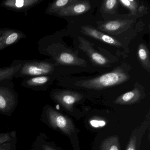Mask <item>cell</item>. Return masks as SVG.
I'll return each instance as SVG.
<instances>
[{
	"label": "cell",
	"instance_id": "cell-1",
	"mask_svg": "<svg viewBox=\"0 0 150 150\" xmlns=\"http://www.w3.org/2000/svg\"><path fill=\"white\" fill-rule=\"evenodd\" d=\"M129 70L123 65L117 67L112 71L98 77L77 81V86L86 89L100 90L122 84L130 79Z\"/></svg>",
	"mask_w": 150,
	"mask_h": 150
},
{
	"label": "cell",
	"instance_id": "cell-5",
	"mask_svg": "<svg viewBox=\"0 0 150 150\" xmlns=\"http://www.w3.org/2000/svg\"><path fill=\"white\" fill-rule=\"evenodd\" d=\"M78 39L79 42V49L86 53L94 65L108 67H110V61L105 56L98 52L93 47V45L90 42L81 37H79Z\"/></svg>",
	"mask_w": 150,
	"mask_h": 150
},
{
	"label": "cell",
	"instance_id": "cell-6",
	"mask_svg": "<svg viewBox=\"0 0 150 150\" xmlns=\"http://www.w3.org/2000/svg\"><path fill=\"white\" fill-rule=\"evenodd\" d=\"M52 97L65 109L71 111L73 110L74 105L82 100L83 96L74 91L58 90L52 93Z\"/></svg>",
	"mask_w": 150,
	"mask_h": 150
},
{
	"label": "cell",
	"instance_id": "cell-26",
	"mask_svg": "<svg viewBox=\"0 0 150 150\" xmlns=\"http://www.w3.org/2000/svg\"><path fill=\"white\" fill-rule=\"evenodd\" d=\"M0 150H4V149H2L1 147H0Z\"/></svg>",
	"mask_w": 150,
	"mask_h": 150
},
{
	"label": "cell",
	"instance_id": "cell-17",
	"mask_svg": "<svg viewBox=\"0 0 150 150\" xmlns=\"http://www.w3.org/2000/svg\"><path fill=\"white\" fill-rule=\"evenodd\" d=\"M22 64L5 68H0V81L6 80L13 77L21 69Z\"/></svg>",
	"mask_w": 150,
	"mask_h": 150
},
{
	"label": "cell",
	"instance_id": "cell-25",
	"mask_svg": "<svg viewBox=\"0 0 150 150\" xmlns=\"http://www.w3.org/2000/svg\"><path fill=\"white\" fill-rule=\"evenodd\" d=\"M43 150H56L49 145L44 144L42 146Z\"/></svg>",
	"mask_w": 150,
	"mask_h": 150
},
{
	"label": "cell",
	"instance_id": "cell-13",
	"mask_svg": "<svg viewBox=\"0 0 150 150\" xmlns=\"http://www.w3.org/2000/svg\"><path fill=\"white\" fill-rule=\"evenodd\" d=\"M16 104L14 95L8 88L0 86V110L4 112L11 111Z\"/></svg>",
	"mask_w": 150,
	"mask_h": 150
},
{
	"label": "cell",
	"instance_id": "cell-22",
	"mask_svg": "<svg viewBox=\"0 0 150 150\" xmlns=\"http://www.w3.org/2000/svg\"><path fill=\"white\" fill-rule=\"evenodd\" d=\"M126 150H137V138L135 136L131 138Z\"/></svg>",
	"mask_w": 150,
	"mask_h": 150
},
{
	"label": "cell",
	"instance_id": "cell-16",
	"mask_svg": "<svg viewBox=\"0 0 150 150\" xmlns=\"http://www.w3.org/2000/svg\"><path fill=\"white\" fill-rule=\"evenodd\" d=\"M100 150H120V144L118 137L112 136L106 139L100 145Z\"/></svg>",
	"mask_w": 150,
	"mask_h": 150
},
{
	"label": "cell",
	"instance_id": "cell-2",
	"mask_svg": "<svg viewBox=\"0 0 150 150\" xmlns=\"http://www.w3.org/2000/svg\"><path fill=\"white\" fill-rule=\"evenodd\" d=\"M52 55L56 63L62 65L86 67L87 62L79 57L78 53L60 44L52 45Z\"/></svg>",
	"mask_w": 150,
	"mask_h": 150
},
{
	"label": "cell",
	"instance_id": "cell-18",
	"mask_svg": "<svg viewBox=\"0 0 150 150\" xmlns=\"http://www.w3.org/2000/svg\"><path fill=\"white\" fill-rule=\"evenodd\" d=\"M120 4L118 0H106L102 4L101 12L104 14H114L117 10Z\"/></svg>",
	"mask_w": 150,
	"mask_h": 150
},
{
	"label": "cell",
	"instance_id": "cell-14",
	"mask_svg": "<svg viewBox=\"0 0 150 150\" xmlns=\"http://www.w3.org/2000/svg\"><path fill=\"white\" fill-rule=\"evenodd\" d=\"M137 57L142 67L150 73V57L149 50L145 44L140 43L137 49Z\"/></svg>",
	"mask_w": 150,
	"mask_h": 150
},
{
	"label": "cell",
	"instance_id": "cell-21",
	"mask_svg": "<svg viewBox=\"0 0 150 150\" xmlns=\"http://www.w3.org/2000/svg\"><path fill=\"white\" fill-rule=\"evenodd\" d=\"M89 124L94 128H100L104 127L107 125V122L104 119L100 118H94L89 121Z\"/></svg>",
	"mask_w": 150,
	"mask_h": 150
},
{
	"label": "cell",
	"instance_id": "cell-7",
	"mask_svg": "<svg viewBox=\"0 0 150 150\" xmlns=\"http://www.w3.org/2000/svg\"><path fill=\"white\" fill-rule=\"evenodd\" d=\"M132 20L119 19L108 21L98 26L99 29L112 35H117L129 28L133 23Z\"/></svg>",
	"mask_w": 150,
	"mask_h": 150
},
{
	"label": "cell",
	"instance_id": "cell-11",
	"mask_svg": "<svg viewBox=\"0 0 150 150\" xmlns=\"http://www.w3.org/2000/svg\"><path fill=\"white\" fill-rule=\"evenodd\" d=\"M25 37V35L16 30L0 29V50L6 49L19 42Z\"/></svg>",
	"mask_w": 150,
	"mask_h": 150
},
{
	"label": "cell",
	"instance_id": "cell-4",
	"mask_svg": "<svg viewBox=\"0 0 150 150\" xmlns=\"http://www.w3.org/2000/svg\"><path fill=\"white\" fill-rule=\"evenodd\" d=\"M54 66L43 61H30L22 65L20 71L21 75L25 76H45L52 73Z\"/></svg>",
	"mask_w": 150,
	"mask_h": 150
},
{
	"label": "cell",
	"instance_id": "cell-8",
	"mask_svg": "<svg viewBox=\"0 0 150 150\" xmlns=\"http://www.w3.org/2000/svg\"><path fill=\"white\" fill-rule=\"evenodd\" d=\"M81 32L87 36L99 40L110 45L117 48H121L122 47V43L115 38L99 31L91 26H81Z\"/></svg>",
	"mask_w": 150,
	"mask_h": 150
},
{
	"label": "cell",
	"instance_id": "cell-20",
	"mask_svg": "<svg viewBox=\"0 0 150 150\" xmlns=\"http://www.w3.org/2000/svg\"><path fill=\"white\" fill-rule=\"evenodd\" d=\"M119 2L130 11L129 16L137 15V9L139 6L137 1L135 0H119Z\"/></svg>",
	"mask_w": 150,
	"mask_h": 150
},
{
	"label": "cell",
	"instance_id": "cell-9",
	"mask_svg": "<svg viewBox=\"0 0 150 150\" xmlns=\"http://www.w3.org/2000/svg\"><path fill=\"white\" fill-rule=\"evenodd\" d=\"M139 86L140 85L136 82L134 89L118 96L115 100L114 103L119 105H129L139 102L144 95L143 87H139Z\"/></svg>",
	"mask_w": 150,
	"mask_h": 150
},
{
	"label": "cell",
	"instance_id": "cell-3",
	"mask_svg": "<svg viewBox=\"0 0 150 150\" xmlns=\"http://www.w3.org/2000/svg\"><path fill=\"white\" fill-rule=\"evenodd\" d=\"M46 116L48 122L54 129L59 130L67 135H71L74 132V124L67 116L50 107L46 110Z\"/></svg>",
	"mask_w": 150,
	"mask_h": 150
},
{
	"label": "cell",
	"instance_id": "cell-23",
	"mask_svg": "<svg viewBox=\"0 0 150 150\" xmlns=\"http://www.w3.org/2000/svg\"><path fill=\"white\" fill-rule=\"evenodd\" d=\"M10 136L7 134H0V144L5 143L10 140Z\"/></svg>",
	"mask_w": 150,
	"mask_h": 150
},
{
	"label": "cell",
	"instance_id": "cell-24",
	"mask_svg": "<svg viewBox=\"0 0 150 150\" xmlns=\"http://www.w3.org/2000/svg\"><path fill=\"white\" fill-rule=\"evenodd\" d=\"M146 11V7L144 5H140L139 6L137 9V14H143Z\"/></svg>",
	"mask_w": 150,
	"mask_h": 150
},
{
	"label": "cell",
	"instance_id": "cell-15",
	"mask_svg": "<svg viewBox=\"0 0 150 150\" xmlns=\"http://www.w3.org/2000/svg\"><path fill=\"white\" fill-rule=\"evenodd\" d=\"M78 0H57L50 4L46 10V13L49 15L57 14L58 12L64 8L75 3Z\"/></svg>",
	"mask_w": 150,
	"mask_h": 150
},
{
	"label": "cell",
	"instance_id": "cell-12",
	"mask_svg": "<svg viewBox=\"0 0 150 150\" xmlns=\"http://www.w3.org/2000/svg\"><path fill=\"white\" fill-rule=\"evenodd\" d=\"M42 0H6L2 1L1 6L17 12H26L39 4Z\"/></svg>",
	"mask_w": 150,
	"mask_h": 150
},
{
	"label": "cell",
	"instance_id": "cell-19",
	"mask_svg": "<svg viewBox=\"0 0 150 150\" xmlns=\"http://www.w3.org/2000/svg\"><path fill=\"white\" fill-rule=\"evenodd\" d=\"M50 77L46 76H36L25 81L27 86L30 87L39 86L46 84L49 81Z\"/></svg>",
	"mask_w": 150,
	"mask_h": 150
},
{
	"label": "cell",
	"instance_id": "cell-10",
	"mask_svg": "<svg viewBox=\"0 0 150 150\" xmlns=\"http://www.w3.org/2000/svg\"><path fill=\"white\" fill-rule=\"evenodd\" d=\"M91 8L89 1L78 0L75 3L61 9L56 15L64 17L81 15L88 12Z\"/></svg>",
	"mask_w": 150,
	"mask_h": 150
}]
</instances>
